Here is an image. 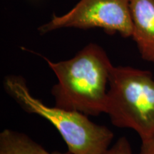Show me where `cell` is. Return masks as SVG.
<instances>
[{
	"label": "cell",
	"mask_w": 154,
	"mask_h": 154,
	"mask_svg": "<svg viewBox=\"0 0 154 154\" xmlns=\"http://www.w3.org/2000/svg\"><path fill=\"white\" fill-rule=\"evenodd\" d=\"M44 59L58 80L51 91L54 106L86 116L106 113L113 64L100 46L88 44L68 60L53 62Z\"/></svg>",
	"instance_id": "obj_1"
},
{
	"label": "cell",
	"mask_w": 154,
	"mask_h": 154,
	"mask_svg": "<svg viewBox=\"0 0 154 154\" xmlns=\"http://www.w3.org/2000/svg\"><path fill=\"white\" fill-rule=\"evenodd\" d=\"M5 91L26 112L45 119L57 128L72 154H103L109 149L113 132L106 126L92 122L79 111L49 106L34 97L26 80L21 76L7 75L4 78Z\"/></svg>",
	"instance_id": "obj_2"
},
{
	"label": "cell",
	"mask_w": 154,
	"mask_h": 154,
	"mask_svg": "<svg viewBox=\"0 0 154 154\" xmlns=\"http://www.w3.org/2000/svg\"><path fill=\"white\" fill-rule=\"evenodd\" d=\"M113 126L131 128L141 141L154 135V77L131 66L111 69L106 113Z\"/></svg>",
	"instance_id": "obj_3"
},
{
	"label": "cell",
	"mask_w": 154,
	"mask_h": 154,
	"mask_svg": "<svg viewBox=\"0 0 154 154\" xmlns=\"http://www.w3.org/2000/svg\"><path fill=\"white\" fill-rule=\"evenodd\" d=\"M131 0H81L66 14H54L51 20L38 27L42 34L62 28L102 29L110 35L118 33L131 37L133 23Z\"/></svg>",
	"instance_id": "obj_4"
},
{
	"label": "cell",
	"mask_w": 154,
	"mask_h": 154,
	"mask_svg": "<svg viewBox=\"0 0 154 154\" xmlns=\"http://www.w3.org/2000/svg\"><path fill=\"white\" fill-rule=\"evenodd\" d=\"M131 37L141 58L154 64V0H131Z\"/></svg>",
	"instance_id": "obj_5"
},
{
	"label": "cell",
	"mask_w": 154,
	"mask_h": 154,
	"mask_svg": "<svg viewBox=\"0 0 154 154\" xmlns=\"http://www.w3.org/2000/svg\"><path fill=\"white\" fill-rule=\"evenodd\" d=\"M0 154H51L27 135L5 128L0 134Z\"/></svg>",
	"instance_id": "obj_6"
},
{
	"label": "cell",
	"mask_w": 154,
	"mask_h": 154,
	"mask_svg": "<svg viewBox=\"0 0 154 154\" xmlns=\"http://www.w3.org/2000/svg\"><path fill=\"white\" fill-rule=\"evenodd\" d=\"M103 154H134L131 146L126 137L119 138L118 140Z\"/></svg>",
	"instance_id": "obj_7"
},
{
	"label": "cell",
	"mask_w": 154,
	"mask_h": 154,
	"mask_svg": "<svg viewBox=\"0 0 154 154\" xmlns=\"http://www.w3.org/2000/svg\"><path fill=\"white\" fill-rule=\"evenodd\" d=\"M137 154H154V135L141 141L140 151Z\"/></svg>",
	"instance_id": "obj_8"
},
{
	"label": "cell",
	"mask_w": 154,
	"mask_h": 154,
	"mask_svg": "<svg viewBox=\"0 0 154 154\" xmlns=\"http://www.w3.org/2000/svg\"><path fill=\"white\" fill-rule=\"evenodd\" d=\"M51 154H72V153H69V151L67 152V153H60V152L54 151V152H52V153H51Z\"/></svg>",
	"instance_id": "obj_9"
}]
</instances>
